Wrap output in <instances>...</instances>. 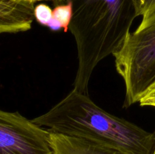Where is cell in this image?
I'll use <instances>...</instances> for the list:
<instances>
[{"mask_svg": "<svg viewBox=\"0 0 155 154\" xmlns=\"http://www.w3.org/2000/svg\"><path fill=\"white\" fill-rule=\"evenodd\" d=\"M56 5L71 2L73 17L69 30L78 57L74 89L88 95L94 69L119 49L136 18L133 0H54Z\"/></svg>", "mask_w": 155, "mask_h": 154, "instance_id": "1", "label": "cell"}, {"mask_svg": "<svg viewBox=\"0 0 155 154\" xmlns=\"http://www.w3.org/2000/svg\"><path fill=\"white\" fill-rule=\"evenodd\" d=\"M32 121L49 132L93 140L127 154H153L155 147V131L107 113L74 89Z\"/></svg>", "mask_w": 155, "mask_h": 154, "instance_id": "2", "label": "cell"}, {"mask_svg": "<svg viewBox=\"0 0 155 154\" xmlns=\"http://www.w3.org/2000/svg\"><path fill=\"white\" fill-rule=\"evenodd\" d=\"M113 55L124 82V107L127 108L139 102L155 82V16L142 18Z\"/></svg>", "mask_w": 155, "mask_h": 154, "instance_id": "3", "label": "cell"}, {"mask_svg": "<svg viewBox=\"0 0 155 154\" xmlns=\"http://www.w3.org/2000/svg\"><path fill=\"white\" fill-rule=\"evenodd\" d=\"M0 154H54L49 132L21 114L0 109Z\"/></svg>", "mask_w": 155, "mask_h": 154, "instance_id": "4", "label": "cell"}, {"mask_svg": "<svg viewBox=\"0 0 155 154\" xmlns=\"http://www.w3.org/2000/svg\"><path fill=\"white\" fill-rule=\"evenodd\" d=\"M34 8L28 0H0V34L30 30L35 19Z\"/></svg>", "mask_w": 155, "mask_h": 154, "instance_id": "5", "label": "cell"}, {"mask_svg": "<svg viewBox=\"0 0 155 154\" xmlns=\"http://www.w3.org/2000/svg\"><path fill=\"white\" fill-rule=\"evenodd\" d=\"M49 140L54 154H127L98 142L56 133L49 132Z\"/></svg>", "mask_w": 155, "mask_h": 154, "instance_id": "6", "label": "cell"}, {"mask_svg": "<svg viewBox=\"0 0 155 154\" xmlns=\"http://www.w3.org/2000/svg\"><path fill=\"white\" fill-rule=\"evenodd\" d=\"M53 18L57 20L62 26L66 33L69 30V26L73 17V5L71 2L58 5L52 10Z\"/></svg>", "mask_w": 155, "mask_h": 154, "instance_id": "7", "label": "cell"}, {"mask_svg": "<svg viewBox=\"0 0 155 154\" xmlns=\"http://www.w3.org/2000/svg\"><path fill=\"white\" fill-rule=\"evenodd\" d=\"M136 17L155 16V0H133Z\"/></svg>", "mask_w": 155, "mask_h": 154, "instance_id": "8", "label": "cell"}, {"mask_svg": "<svg viewBox=\"0 0 155 154\" xmlns=\"http://www.w3.org/2000/svg\"><path fill=\"white\" fill-rule=\"evenodd\" d=\"M34 18L39 24L47 27L53 18L52 10L48 5L41 3L35 6Z\"/></svg>", "mask_w": 155, "mask_h": 154, "instance_id": "9", "label": "cell"}, {"mask_svg": "<svg viewBox=\"0 0 155 154\" xmlns=\"http://www.w3.org/2000/svg\"><path fill=\"white\" fill-rule=\"evenodd\" d=\"M139 104L142 107H155V82L150 86L145 95L139 100Z\"/></svg>", "mask_w": 155, "mask_h": 154, "instance_id": "10", "label": "cell"}, {"mask_svg": "<svg viewBox=\"0 0 155 154\" xmlns=\"http://www.w3.org/2000/svg\"><path fill=\"white\" fill-rule=\"evenodd\" d=\"M47 27L49 28V30H52V31H58V30H60L62 28V26L57 20H55L54 18H52V19L50 21V22L48 23V26ZM63 29V28H62Z\"/></svg>", "mask_w": 155, "mask_h": 154, "instance_id": "11", "label": "cell"}, {"mask_svg": "<svg viewBox=\"0 0 155 154\" xmlns=\"http://www.w3.org/2000/svg\"><path fill=\"white\" fill-rule=\"evenodd\" d=\"M28 1H30L32 2L33 3H36L37 2H42V1H54V0H28Z\"/></svg>", "mask_w": 155, "mask_h": 154, "instance_id": "12", "label": "cell"}, {"mask_svg": "<svg viewBox=\"0 0 155 154\" xmlns=\"http://www.w3.org/2000/svg\"><path fill=\"white\" fill-rule=\"evenodd\" d=\"M153 154H155V147H154V152H153Z\"/></svg>", "mask_w": 155, "mask_h": 154, "instance_id": "13", "label": "cell"}]
</instances>
